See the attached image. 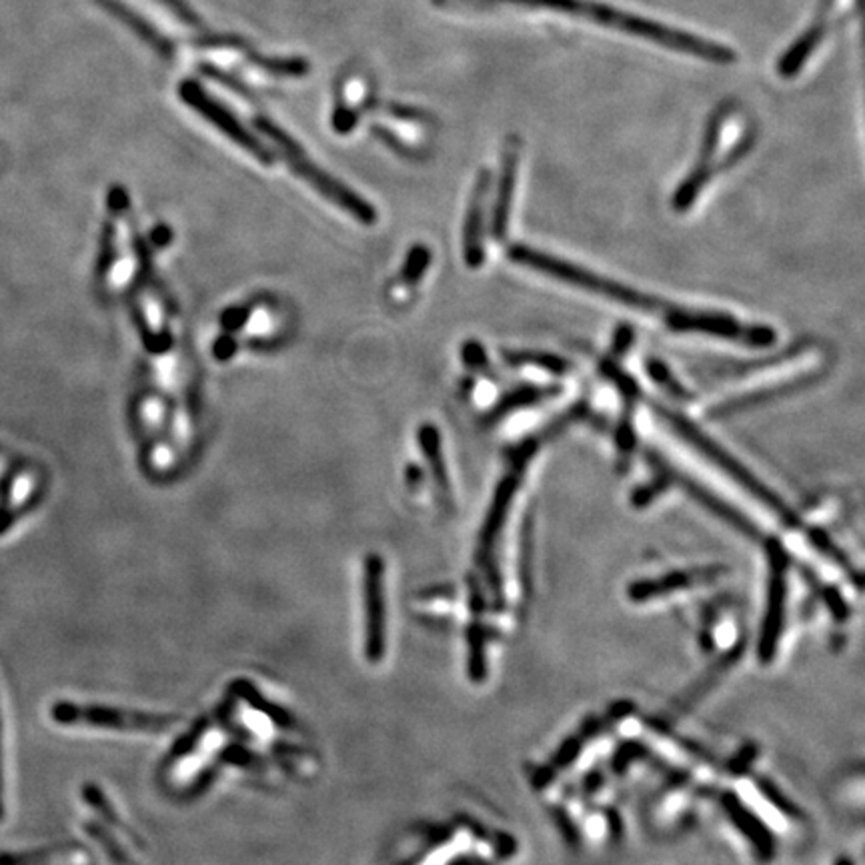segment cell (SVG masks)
I'll return each mask as SVG.
<instances>
[{"instance_id": "1", "label": "cell", "mask_w": 865, "mask_h": 865, "mask_svg": "<svg viewBox=\"0 0 865 865\" xmlns=\"http://www.w3.org/2000/svg\"><path fill=\"white\" fill-rule=\"evenodd\" d=\"M509 259L513 263L521 267L534 268L541 275L557 278L567 285L581 288L598 295L601 299L613 300L621 307L640 310L645 315L662 317L663 323L677 333H702V335H711L717 339H729V341L741 342L756 349H768L776 345V331L766 325H743L739 319L719 313V310L687 309L679 307L675 303H667L660 297L645 295L641 291H635L627 285H621L613 278H605L588 271V268L573 265L563 259L537 251L534 246L513 245L509 246Z\"/></svg>"}, {"instance_id": "2", "label": "cell", "mask_w": 865, "mask_h": 865, "mask_svg": "<svg viewBox=\"0 0 865 865\" xmlns=\"http://www.w3.org/2000/svg\"><path fill=\"white\" fill-rule=\"evenodd\" d=\"M477 2L517 4V7H529V9H547V11L561 12V14H573L579 19L595 22L599 27L631 34L637 39H645L650 43L662 44L675 53L689 54V56L711 61V63L726 64L736 61V53L726 44L699 39L694 34L665 27L662 22L647 21L637 14L613 9V7L601 4L595 0H477Z\"/></svg>"}, {"instance_id": "3", "label": "cell", "mask_w": 865, "mask_h": 865, "mask_svg": "<svg viewBox=\"0 0 865 865\" xmlns=\"http://www.w3.org/2000/svg\"><path fill=\"white\" fill-rule=\"evenodd\" d=\"M255 127L277 147L281 157L285 159L293 172L319 192L320 197H325L329 203L337 204L341 211L351 214L352 219H357L359 223L373 224L377 221V211H375L373 204L367 203L363 197H359L347 184L337 181L329 172L323 171L319 165H315L307 157V152L300 149L299 143L278 127L277 123L265 117H256Z\"/></svg>"}, {"instance_id": "4", "label": "cell", "mask_w": 865, "mask_h": 865, "mask_svg": "<svg viewBox=\"0 0 865 865\" xmlns=\"http://www.w3.org/2000/svg\"><path fill=\"white\" fill-rule=\"evenodd\" d=\"M652 407L653 411H655V415L660 416L663 423L672 429L677 437L684 439L685 443L692 445L699 455H704L705 460L711 461L716 467H719V470L724 471L726 475H729L731 479L739 483V485H741L746 492L751 493L756 499H759L763 505L771 507V509L778 513V515H781L785 521H791V515L790 511H788V507H785L773 493L769 492L768 487H766V485H763L743 463H739L731 453H727L726 449L719 447L714 439L707 437L702 429L694 425L689 419H685L682 413L672 411V409H667V407L663 405Z\"/></svg>"}, {"instance_id": "5", "label": "cell", "mask_w": 865, "mask_h": 865, "mask_svg": "<svg viewBox=\"0 0 865 865\" xmlns=\"http://www.w3.org/2000/svg\"><path fill=\"white\" fill-rule=\"evenodd\" d=\"M736 107L731 103H726V105H721L717 110H714V115L707 120L704 143H702L697 162H695L692 172L685 177L684 182L677 187V191L673 194L672 204L677 213L689 211L694 207L695 201L699 199V194H702L705 187L714 179V175L717 171H721L719 162H717L719 145L726 137L727 127L736 117Z\"/></svg>"}, {"instance_id": "6", "label": "cell", "mask_w": 865, "mask_h": 865, "mask_svg": "<svg viewBox=\"0 0 865 865\" xmlns=\"http://www.w3.org/2000/svg\"><path fill=\"white\" fill-rule=\"evenodd\" d=\"M53 719L61 726L95 727V729H113V731H130V734H159L171 726L169 717L140 711H123L110 707H86V705L59 702L53 707Z\"/></svg>"}, {"instance_id": "7", "label": "cell", "mask_w": 865, "mask_h": 865, "mask_svg": "<svg viewBox=\"0 0 865 865\" xmlns=\"http://www.w3.org/2000/svg\"><path fill=\"white\" fill-rule=\"evenodd\" d=\"M179 95L204 120H209L211 125L219 128L224 137H229V139L235 143L236 147H241L251 157H255L261 165H273L275 162L273 150L268 149L267 145L259 139L256 135H253L229 108H224L221 103H217L213 96L207 95L203 86L197 85L194 81H184L179 86Z\"/></svg>"}, {"instance_id": "8", "label": "cell", "mask_w": 865, "mask_h": 865, "mask_svg": "<svg viewBox=\"0 0 865 865\" xmlns=\"http://www.w3.org/2000/svg\"><path fill=\"white\" fill-rule=\"evenodd\" d=\"M365 657L379 663L384 652V566L379 556L365 557L363 563Z\"/></svg>"}, {"instance_id": "9", "label": "cell", "mask_w": 865, "mask_h": 865, "mask_svg": "<svg viewBox=\"0 0 865 865\" xmlns=\"http://www.w3.org/2000/svg\"><path fill=\"white\" fill-rule=\"evenodd\" d=\"M601 373L605 375L620 391L621 415L618 429H615V445H618V463L623 470L630 465L631 457L637 449L633 415H635V407H637L641 397L640 384L635 383L630 375L620 369L618 363H613L611 359L601 363Z\"/></svg>"}, {"instance_id": "10", "label": "cell", "mask_w": 865, "mask_h": 865, "mask_svg": "<svg viewBox=\"0 0 865 865\" xmlns=\"http://www.w3.org/2000/svg\"><path fill=\"white\" fill-rule=\"evenodd\" d=\"M489 184H492V172L481 171L475 187H473V192H471L470 207H467V214H465L463 261L471 268H479L485 263L483 231H485V209H487Z\"/></svg>"}, {"instance_id": "11", "label": "cell", "mask_w": 865, "mask_h": 865, "mask_svg": "<svg viewBox=\"0 0 865 865\" xmlns=\"http://www.w3.org/2000/svg\"><path fill=\"white\" fill-rule=\"evenodd\" d=\"M519 162H521V145H519V140L513 137V139L507 140L505 150H503L502 172H499V182H497V197H495V204H493L492 236L495 241H503L507 236L513 197H515L517 175H519Z\"/></svg>"}, {"instance_id": "12", "label": "cell", "mask_w": 865, "mask_h": 865, "mask_svg": "<svg viewBox=\"0 0 865 865\" xmlns=\"http://www.w3.org/2000/svg\"><path fill=\"white\" fill-rule=\"evenodd\" d=\"M817 379H820V375L815 373V371H813V373L793 375V377L785 379V381H780V383L769 384V387L749 391V393H743V395L731 397V399H727L724 405L719 403V405L714 407V409H711V415H734L737 411H743V409H751V407L768 403V401L776 399V397L795 393V391H800L801 387L815 383Z\"/></svg>"}, {"instance_id": "13", "label": "cell", "mask_w": 865, "mask_h": 865, "mask_svg": "<svg viewBox=\"0 0 865 865\" xmlns=\"http://www.w3.org/2000/svg\"><path fill=\"white\" fill-rule=\"evenodd\" d=\"M827 36V22L823 19H815L812 27L801 34L795 43L791 44L790 51L783 53L778 63V73L781 78H793L800 73L801 68L808 63V59L815 53V49L823 43Z\"/></svg>"}, {"instance_id": "14", "label": "cell", "mask_w": 865, "mask_h": 865, "mask_svg": "<svg viewBox=\"0 0 865 865\" xmlns=\"http://www.w3.org/2000/svg\"><path fill=\"white\" fill-rule=\"evenodd\" d=\"M83 847L76 845H56L43 852H27V854H0V865H86Z\"/></svg>"}, {"instance_id": "15", "label": "cell", "mask_w": 865, "mask_h": 865, "mask_svg": "<svg viewBox=\"0 0 865 865\" xmlns=\"http://www.w3.org/2000/svg\"><path fill=\"white\" fill-rule=\"evenodd\" d=\"M561 387L559 384H551V387H541V384H519V387H513L509 393L497 401V405L493 407L492 413H489V421H499L503 416L509 415L517 409H524V407H534L537 403H541L549 397L559 395Z\"/></svg>"}, {"instance_id": "16", "label": "cell", "mask_w": 865, "mask_h": 865, "mask_svg": "<svg viewBox=\"0 0 865 865\" xmlns=\"http://www.w3.org/2000/svg\"><path fill=\"white\" fill-rule=\"evenodd\" d=\"M416 439H419V447H421V453L428 461L429 470H431V475H433V481H435L439 492L447 499V495H451V483H449L445 457H443V449H441L439 429L435 425H431V423H425V425H421V429H419Z\"/></svg>"}, {"instance_id": "17", "label": "cell", "mask_w": 865, "mask_h": 865, "mask_svg": "<svg viewBox=\"0 0 865 865\" xmlns=\"http://www.w3.org/2000/svg\"><path fill=\"white\" fill-rule=\"evenodd\" d=\"M103 4H105L108 11L113 12L117 19H120L127 27H130L133 31L137 32L140 39H143L145 43L150 44L157 53L162 54V56H171V43H169L165 36H160L159 32L155 31L149 22L143 21L137 12L130 11V9H127V7H125L123 2H118V0H103Z\"/></svg>"}, {"instance_id": "18", "label": "cell", "mask_w": 865, "mask_h": 865, "mask_svg": "<svg viewBox=\"0 0 865 865\" xmlns=\"http://www.w3.org/2000/svg\"><path fill=\"white\" fill-rule=\"evenodd\" d=\"M503 357L511 367H537L539 371L556 375V377H563L571 371V363L567 359L551 355V352L507 351L503 352Z\"/></svg>"}, {"instance_id": "19", "label": "cell", "mask_w": 865, "mask_h": 865, "mask_svg": "<svg viewBox=\"0 0 865 865\" xmlns=\"http://www.w3.org/2000/svg\"><path fill=\"white\" fill-rule=\"evenodd\" d=\"M118 239L115 219H107L101 226L98 253H96V277L101 281L110 277V271L117 265Z\"/></svg>"}, {"instance_id": "20", "label": "cell", "mask_w": 865, "mask_h": 865, "mask_svg": "<svg viewBox=\"0 0 865 865\" xmlns=\"http://www.w3.org/2000/svg\"><path fill=\"white\" fill-rule=\"evenodd\" d=\"M645 369H647V375L652 377L655 383L662 387L667 395H672L673 399H684V401L692 399V393L685 389L684 384L675 379L672 369L663 363L662 359L650 357V359L645 361Z\"/></svg>"}, {"instance_id": "21", "label": "cell", "mask_w": 865, "mask_h": 865, "mask_svg": "<svg viewBox=\"0 0 865 865\" xmlns=\"http://www.w3.org/2000/svg\"><path fill=\"white\" fill-rule=\"evenodd\" d=\"M431 265V251L425 245H415L407 253L405 263L401 268V281L405 287H415Z\"/></svg>"}, {"instance_id": "22", "label": "cell", "mask_w": 865, "mask_h": 865, "mask_svg": "<svg viewBox=\"0 0 865 865\" xmlns=\"http://www.w3.org/2000/svg\"><path fill=\"white\" fill-rule=\"evenodd\" d=\"M461 359H463V363L467 365L473 371H479V373L487 375V377H492V379H495V377L499 379V375L493 373L492 365H489V359H487V352L481 347L479 342H463V347H461Z\"/></svg>"}, {"instance_id": "23", "label": "cell", "mask_w": 865, "mask_h": 865, "mask_svg": "<svg viewBox=\"0 0 865 865\" xmlns=\"http://www.w3.org/2000/svg\"><path fill=\"white\" fill-rule=\"evenodd\" d=\"M251 313H253V309H251V307H245V305L229 307V309H224L223 315H221V327H223L226 333H236L239 329H243L246 323H249Z\"/></svg>"}, {"instance_id": "24", "label": "cell", "mask_w": 865, "mask_h": 865, "mask_svg": "<svg viewBox=\"0 0 865 865\" xmlns=\"http://www.w3.org/2000/svg\"><path fill=\"white\" fill-rule=\"evenodd\" d=\"M128 204H130V201H128L127 191H125L123 187H118V184H115V187H110V189H108L107 207H108V213H110V217H113V219H117V217H123V214H127Z\"/></svg>"}, {"instance_id": "25", "label": "cell", "mask_w": 865, "mask_h": 865, "mask_svg": "<svg viewBox=\"0 0 865 865\" xmlns=\"http://www.w3.org/2000/svg\"><path fill=\"white\" fill-rule=\"evenodd\" d=\"M236 349H239V342H236L233 333H226L221 335L217 341L213 342V355L217 361H229L231 357H235Z\"/></svg>"}, {"instance_id": "26", "label": "cell", "mask_w": 865, "mask_h": 865, "mask_svg": "<svg viewBox=\"0 0 865 865\" xmlns=\"http://www.w3.org/2000/svg\"><path fill=\"white\" fill-rule=\"evenodd\" d=\"M633 341H635V333H633V329H631L630 325H621L618 333H615V337H613V347H611L613 357H623V355H627Z\"/></svg>"}, {"instance_id": "27", "label": "cell", "mask_w": 865, "mask_h": 865, "mask_svg": "<svg viewBox=\"0 0 865 865\" xmlns=\"http://www.w3.org/2000/svg\"><path fill=\"white\" fill-rule=\"evenodd\" d=\"M157 2L165 4L169 11L175 12V14H177L181 21L187 22V24H194V27L201 24V21L197 19V14H194L182 0H157Z\"/></svg>"}, {"instance_id": "28", "label": "cell", "mask_w": 865, "mask_h": 865, "mask_svg": "<svg viewBox=\"0 0 865 865\" xmlns=\"http://www.w3.org/2000/svg\"><path fill=\"white\" fill-rule=\"evenodd\" d=\"M150 241H152L155 245L160 246V249H165V246L171 245V229H169L167 224H157V226L152 229V233H150Z\"/></svg>"}]
</instances>
